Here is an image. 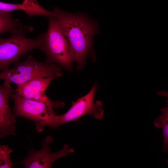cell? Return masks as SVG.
I'll return each mask as SVG.
<instances>
[{
  "instance_id": "1",
  "label": "cell",
  "mask_w": 168,
  "mask_h": 168,
  "mask_svg": "<svg viewBox=\"0 0 168 168\" xmlns=\"http://www.w3.org/2000/svg\"><path fill=\"white\" fill-rule=\"evenodd\" d=\"M57 20L69 45L74 61L80 70L84 66L87 55L92 53L94 36L99 33L97 21L86 15L72 13L57 7L54 9Z\"/></svg>"
},
{
  "instance_id": "2",
  "label": "cell",
  "mask_w": 168,
  "mask_h": 168,
  "mask_svg": "<svg viewBox=\"0 0 168 168\" xmlns=\"http://www.w3.org/2000/svg\"><path fill=\"white\" fill-rule=\"evenodd\" d=\"M48 18L49 23L47 30L39 35L40 50L46 56L45 61L71 70L74 61L67 40L55 16Z\"/></svg>"
},
{
  "instance_id": "3",
  "label": "cell",
  "mask_w": 168,
  "mask_h": 168,
  "mask_svg": "<svg viewBox=\"0 0 168 168\" xmlns=\"http://www.w3.org/2000/svg\"><path fill=\"white\" fill-rule=\"evenodd\" d=\"M61 68L54 63L36 60L31 55L24 61L16 62L14 67L0 72V79L9 81L17 86L38 77H61Z\"/></svg>"
},
{
  "instance_id": "4",
  "label": "cell",
  "mask_w": 168,
  "mask_h": 168,
  "mask_svg": "<svg viewBox=\"0 0 168 168\" xmlns=\"http://www.w3.org/2000/svg\"><path fill=\"white\" fill-rule=\"evenodd\" d=\"M30 26H24L11 32L8 38H0V70L9 68L11 64L17 62L21 57L32 49L40 50L41 44L39 36L35 38L26 37L25 33L33 30Z\"/></svg>"
},
{
  "instance_id": "5",
  "label": "cell",
  "mask_w": 168,
  "mask_h": 168,
  "mask_svg": "<svg viewBox=\"0 0 168 168\" xmlns=\"http://www.w3.org/2000/svg\"><path fill=\"white\" fill-rule=\"evenodd\" d=\"M97 89V84L95 83L89 92L85 96L72 102L69 109L64 114H54L46 121L44 126L56 128L66 123L76 120L86 114L92 115L96 119H101L104 115L102 102L94 101V96Z\"/></svg>"
},
{
  "instance_id": "6",
  "label": "cell",
  "mask_w": 168,
  "mask_h": 168,
  "mask_svg": "<svg viewBox=\"0 0 168 168\" xmlns=\"http://www.w3.org/2000/svg\"><path fill=\"white\" fill-rule=\"evenodd\" d=\"M11 96L14 102L13 114L15 117H22L32 120L39 132L43 131L47 120L55 114L53 110L55 108L52 105L25 98L17 93L11 94Z\"/></svg>"
},
{
  "instance_id": "7",
  "label": "cell",
  "mask_w": 168,
  "mask_h": 168,
  "mask_svg": "<svg viewBox=\"0 0 168 168\" xmlns=\"http://www.w3.org/2000/svg\"><path fill=\"white\" fill-rule=\"evenodd\" d=\"M53 141L52 136L46 137L43 140L42 147L40 150L31 149L28 156L24 160L16 163L21 164L26 168H51L57 160L74 152V149L70 148L69 145L65 144L60 151L51 152L50 146Z\"/></svg>"
},
{
  "instance_id": "8",
  "label": "cell",
  "mask_w": 168,
  "mask_h": 168,
  "mask_svg": "<svg viewBox=\"0 0 168 168\" xmlns=\"http://www.w3.org/2000/svg\"><path fill=\"white\" fill-rule=\"evenodd\" d=\"M54 79L50 77H36L17 85L14 91L25 98L46 103L55 108L62 107L64 105L63 102L53 101L45 93L47 88Z\"/></svg>"
},
{
  "instance_id": "9",
  "label": "cell",
  "mask_w": 168,
  "mask_h": 168,
  "mask_svg": "<svg viewBox=\"0 0 168 168\" xmlns=\"http://www.w3.org/2000/svg\"><path fill=\"white\" fill-rule=\"evenodd\" d=\"M12 91L9 81L0 85V138L15 134L16 120L8 103Z\"/></svg>"
},
{
  "instance_id": "10",
  "label": "cell",
  "mask_w": 168,
  "mask_h": 168,
  "mask_svg": "<svg viewBox=\"0 0 168 168\" xmlns=\"http://www.w3.org/2000/svg\"><path fill=\"white\" fill-rule=\"evenodd\" d=\"M16 10L24 11L29 17L37 15L47 17L55 15L54 11H48L42 7L37 0H24L21 4L11 3L0 2V10L13 12Z\"/></svg>"
},
{
  "instance_id": "11",
  "label": "cell",
  "mask_w": 168,
  "mask_h": 168,
  "mask_svg": "<svg viewBox=\"0 0 168 168\" xmlns=\"http://www.w3.org/2000/svg\"><path fill=\"white\" fill-rule=\"evenodd\" d=\"M12 12L0 10V34L7 31L14 32L24 26L20 21L12 17Z\"/></svg>"
},
{
  "instance_id": "12",
  "label": "cell",
  "mask_w": 168,
  "mask_h": 168,
  "mask_svg": "<svg viewBox=\"0 0 168 168\" xmlns=\"http://www.w3.org/2000/svg\"><path fill=\"white\" fill-rule=\"evenodd\" d=\"M162 114L156 119L154 124L155 127L162 129V135L163 138V144L162 150L166 153L168 151V107L160 110Z\"/></svg>"
},
{
  "instance_id": "13",
  "label": "cell",
  "mask_w": 168,
  "mask_h": 168,
  "mask_svg": "<svg viewBox=\"0 0 168 168\" xmlns=\"http://www.w3.org/2000/svg\"><path fill=\"white\" fill-rule=\"evenodd\" d=\"M13 152L8 146L0 145V168H12L10 156Z\"/></svg>"
},
{
  "instance_id": "14",
  "label": "cell",
  "mask_w": 168,
  "mask_h": 168,
  "mask_svg": "<svg viewBox=\"0 0 168 168\" xmlns=\"http://www.w3.org/2000/svg\"><path fill=\"white\" fill-rule=\"evenodd\" d=\"M157 94L160 96H165L167 97L168 96V92L166 91H160L157 92Z\"/></svg>"
}]
</instances>
